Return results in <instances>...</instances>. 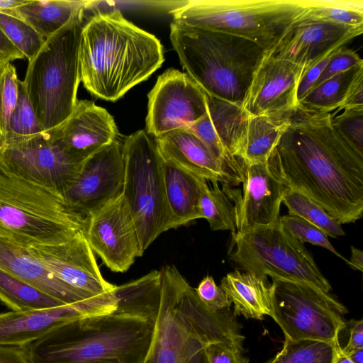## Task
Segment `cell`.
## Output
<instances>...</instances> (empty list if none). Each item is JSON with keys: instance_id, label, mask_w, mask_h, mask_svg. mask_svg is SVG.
Listing matches in <instances>:
<instances>
[{"instance_id": "cell-1", "label": "cell", "mask_w": 363, "mask_h": 363, "mask_svg": "<svg viewBox=\"0 0 363 363\" xmlns=\"http://www.w3.org/2000/svg\"><path fill=\"white\" fill-rule=\"evenodd\" d=\"M161 272L116 286L114 310L70 320L23 348L32 363H143L155 330Z\"/></svg>"}, {"instance_id": "cell-2", "label": "cell", "mask_w": 363, "mask_h": 363, "mask_svg": "<svg viewBox=\"0 0 363 363\" xmlns=\"http://www.w3.org/2000/svg\"><path fill=\"white\" fill-rule=\"evenodd\" d=\"M332 118L296 108L272 156L289 188L342 225L363 216V154L336 132Z\"/></svg>"}, {"instance_id": "cell-3", "label": "cell", "mask_w": 363, "mask_h": 363, "mask_svg": "<svg viewBox=\"0 0 363 363\" xmlns=\"http://www.w3.org/2000/svg\"><path fill=\"white\" fill-rule=\"evenodd\" d=\"M164 60L160 41L125 19L118 9L98 10L83 26L80 79L97 98L117 101L151 76Z\"/></svg>"}, {"instance_id": "cell-4", "label": "cell", "mask_w": 363, "mask_h": 363, "mask_svg": "<svg viewBox=\"0 0 363 363\" xmlns=\"http://www.w3.org/2000/svg\"><path fill=\"white\" fill-rule=\"evenodd\" d=\"M160 271L159 308L143 363H186L198 348L213 342L244 352L245 338L233 312L208 308L174 266Z\"/></svg>"}, {"instance_id": "cell-5", "label": "cell", "mask_w": 363, "mask_h": 363, "mask_svg": "<svg viewBox=\"0 0 363 363\" xmlns=\"http://www.w3.org/2000/svg\"><path fill=\"white\" fill-rule=\"evenodd\" d=\"M170 40L186 74L208 96L241 106L267 52L233 35L174 21Z\"/></svg>"}, {"instance_id": "cell-6", "label": "cell", "mask_w": 363, "mask_h": 363, "mask_svg": "<svg viewBox=\"0 0 363 363\" xmlns=\"http://www.w3.org/2000/svg\"><path fill=\"white\" fill-rule=\"evenodd\" d=\"M86 20V16L72 19L28 61L23 82L43 132L64 123L77 101L79 47Z\"/></svg>"}, {"instance_id": "cell-7", "label": "cell", "mask_w": 363, "mask_h": 363, "mask_svg": "<svg viewBox=\"0 0 363 363\" xmlns=\"http://www.w3.org/2000/svg\"><path fill=\"white\" fill-rule=\"evenodd\" d=\"M88 220L62 197L0 173V238L26 248L57 245L86 230Z\"/></svg>"}, {"instance_id": "cell-8", "label": "cell", "mask_w": 363, "mask_h": 363, "mask_svg": "<svg viewBox=\"0 0 363 363\" xmlns=\"http://www.w3.org/2000/svg\"><path fill=\"white\" fill-rule=\"evenodd\" d=\"M306 2L192 0L170 11L173 21L247 39L269 52L304 12Z\"/></svg>"}, {"instance_id": "cell-9", "label": "cell", "mask_w": 363, "mask_h": 363, "mask_svg": "<svg viewBox=\"0 0 363 363\" xmlns=\"http://www.w3.org/2000/svg\"><path fill=\"white\" fill-rule=\"evenodd\" d=\"M122 196L133 220L142 251L170 230L164 186L162 159L154 137L140 130L123 143Z\"/></svg>"}, {"instance_id": "cell-10", "label": "cell", "mask_w": 363, "mask_h": 363, "mask_svg": "<svg viewBox=\"0 0 363 363\" xmlns=\"http://www.w3.org/2000/svg\"><path fill=\"white\" fill-rule=\"evenodd\" d=\"M230 259L245 272L309 284L325 293L328 279L303 243L281 225L259 226L232 234Z\"/></svg>"}, {"instance_id": "cell-11", "label": "cell", "mask_w": 363, "mask_h": 363, "mask_svg": "<svg viewBox=\"0 0 363 363\" xmlns=\"http://www.w3.org/2000/svg\"><path fill=\"white\" fill-rule=\"evenodd\" d=\"M272 279L271 317L280 326L285 340L339 342L347 327V308L330 293L307 284Z\"/></svg>"}, {"instance_id": "cell-12", "label": "cell", "mask_w": 363, "mask_h": 363, "mask_svg": "<svg viewBox=\"0 0 363 363\" xmlns=\"http://www.w3.org/2000/svg\"><path fill=\"white\" fill-rule=\"evenodd\" d=\"M83 162L69 155L47 132L0 142V173L62 198Z\"/></svg>"}, {"instance_id": "cell-13", "label": "cell", "mask_w": 363, "mask_h": 363, "mask_svg": "<svg viewBox=\"0 0 363 363\" xmlns=\"http://www.w3.org/2000/svg\"><path fill=\"white\" fill-rule=\"evenodd\" d=\"M28 250L58 279L89 300L116 306V286L102 277L94 252L88 243L86 230H79L65 242L36 245Z\"/></svg>"}, {"instance_id": "cell-14", "label": "cell", "mask_w": 363, "mask_h": 363, "mask_svg": "<svg viewBox=\"0 0 363 363\" xmlns=\"http://www.w3.org/2000/svg\"><path fill=\"white\" fill-rule=\"evenodd\" d=\"M240 184L242 191L226 184L221 189L234 205L236 233L275 223L290 188L281 177L272 153L265 162H243Z\"/></svg>"}, {"instance_id": "cell-15", "label": "cell", "mask_w": 363, "mask_h": 363, "mask_svg": "<svg viewBox=\"0 0 363 363\" xmlns=\"http://www.w3.org/2000/svg\"><path fill=\"white\" fill-rule=\"evenodd\" d=\"M146 132L154 138L186 128L208 111L206 93L186 74L168 69L147 95Z\"/></svg>"}, {"instance_id": "cell-16", "label": "cell", "mask_w": 363, "mask_h": 363, "mask_svg": "<svg viewBox=\"0 0 363 363\" xmlns=\"http://www.w3.org/2000/svg\"><path fill=\"white\" fill-rule=\"evenodd\" d=\"M123 181V143L117 138L84 161L63 198L74 212L89 220L122 195Z\"/></svg>"}, {"instance_id": "cell-17", "label": "cell", "mask_w": 363, "mask_h": 363, "mask_svg": "<svg viewBox=\"0 0 363 363\" xmlns=\"http://www.w3.org/2000/svg\"><path fill=\"white\" fill-rule=\"evenodd\" d=\"M86 236L93 252L115 272H126L143 254L122 195L89 218Z\"/></svg>"}, {"instance_id": "cell-18", "label": "cell", "mask_w": 363, "mask_h": 363, "mask_svg": "<svg viewBox=\"0 0 363 363\" xmlns=\"http://www.w3.org/2000/svg\"><path fill=\"white\" fill-rule=\"evenodd\" d=\"M362 31L363 27L298 18L267 55L301 67L305 71Z\"/></svg>"}, {"instance_id": "cell-19", "label": "cell", "mask_w": 363, "mask_h": 363, "mask_svg": "<svg viewBox=\"0 0 363 363\" xmlns=\"http://www.w3.org/2000/svg\"><path fill=\"white\" fill-rule=\"evenodd\" d=\"M303 67L266 54L255 70L241 106L247 116L286 114L297 106Z\"/></svg>"}, {"instance_id": "cell-20", "label": "cell", "mask_w": 363, "mask_h": 363, "mask_svg": "<svg viewBox=\"0 0 363 363\" xmlns=\"http://www.w3.org/2000/svg\"><path fill=\"white\" fill-rule=\"evenodd\" d=\"M47 133L79 162L118 138L114 119L106 109L91 101L79 99L67 120Z\"/></svg>"}, {"instance_id": "cell-21", "label": "cell", "mask_w": 363, "mask_h": 363, "mask_svg": "<svg viewBox=\"0 0 363 363\" xmlns=\"http://www.w3.org/2000/svg\"><path fill=\"white\" fill-rule=\"evenodd\" d=\"M0 269L31 285L65 305L84 310L90 315L110 312L115 306L89 300L53 274L28 248L0 238Z\"/></svg>"}, {"instance_id": "cell-22", "label": "cell", "mask_w": 363, "mask_h": 363, "mask_svg": "<svg viewBox=\"0 0 363 363\" xmlns=\"http://www.w3.org/2000/svg\"><path fill=\"white\" fill-rule=\"evenodd\" d=\"M154 138L162 160L208 182L230 186L240 184V179L228 166L187 129L174 130Z\"/></svg>"}, {"instance_id": "cell-23", "label": "cell", "mask_w": 363, "mask_h": 363, "mask_svg": "<svg viewBox=\"0 0 363 363\" xmlns=\"http://www.w3.org/2000/svg\"><path fill=\"white\" fill-rule=\"evenodd\" d=\"M206 100L207 113L185 129L201 140L240 178L242 162L233 155V149L245 113L241 106L207 94Z\"/></svg>"}, {"instance_id": "cell-24", "label": "cell", "mask_w": 363, "mask_h": 363, "mask_svg": "<svg viewBox=\"0 0 363 363\" xmlns=\"http://www.w3.org/2000/svg\"><path fill=\"white\" fill-rule=\"evenodd\" d=\"M86 315H92L72 306L0 313V345L23 346L63 323Z\"/></svg>"}, {"instance_id": "cell-25", "label": "cell", "mask_w": 363, "mask_h": 363, "mask_svg": "<svg viewBox=\"0 0 363 363\" xmlns=\"http://www.w3.org/2000/svg\"><path fill=\"white\" fill-rule=\"evenodd\" d=\"M293 111L273 116L245 113L233 155L246 164L267 162L285 131Z\"/></svg>"}, {"instance_id": "cell-26", "label": "cell", "mask_w": 363, "mask_h": 363, "mask_svg": "<svg viewBox=\"0 0 363 363\" xmlns=\"http://www.w3.org/2000/svg\"><path fill=\"white\" fill-rule=\"evenodd\" d=\"M220 286L233 303L235 316L257 320L271 316L273 288L267 277L235 269L222 279Z\"/></svg>"}, {"instance_id": "cell-27", "label": "cell", "mask_w": 363, "mask_h": 363, "mask_svg": "<svg viewBox=\"0 0 363 363\" xmlns=\"http://www.w3.org/2000/svg\"><path fill=\"white\" fill-rule=\"evenodd\" d=\"M166 201L170 216V228L201 218L199 201L201 180L177 165L162 160Z\"/></svg>"}, {"instance_id": "cell-28", "label": "cell", "mask_w": 363, "mask_h": 363, "mask_svg": "<svg viewBox=\"0 0 363 363\" xmlns=\"http://www.w3.org/2000/svg\"><path fill=\"white\" fill-rule=\"evenodd\" d=\"M93 3L87 0H27L18 8L4 12L21 18L47 39L74 18L86 16Z\"/></svg>"}, {"instance_id": "cell-29", "label": "cell", "mask_w": 363, "mask_h": 363, "mask_svg": "<svg viewBox=\"0 0 363 363\" xmlns=\"http://www.w3.org/2000/svg\"><path fill=\"white\" fill-rule=\"evenodd\" d=\"M0 301L13 311H28L67 306L1 269Z\"/></svg>"}, {"instance_id": "cell-30", "label": "cell", "mask_w": 363, "mask_h": 363, "mask_svg": "<svg viewBox=\"0 0 363 363\" xmlns=\"http://www.w3.org/2000/svg\"><path fill=\"white\" fill-rule=\"evenodd\" d=\"M363 65L341 72L312 89L297 104L308 112L330 113L342 104L346 91L357 69Z\"/></svg>"}, {"instance_id": "cell-31", "label": "cell", "mask_w": 363, "mask_h": 363, "mask_svg": "<svg viewBox=\"0 0 363 363\" xmlns=\"http://www.w3.org/2000/svg\"><path fill=\"white\" fill-rule=\"evenodd\" d=\"M211 183L212 187L206 179L201 180V217L208 221L212 230H230L234 234L236 233L234 205L219 187V182Z\"/></svg>"}, {"instance_id": "cell-32", "label": "cell", "mask_w": 363, "mask_h": 363, "mask_svg": "<svg viewBox=\"0 0 363 363\" xmlns=\"http://www.w3.org/2000/svg\"><path fill=\"white\" fill-rule=\"evenodd\" d=\"M282 203L287 208L288 214L307 220L328 236L337 238L345 235L342 225L337 220L303 193L290 188Z\"/></svg>"}, {"instance_id": "cell-33", "label": "cell", "mask_w": 363, "mask_h": 363, "mask_svg": "<svg viewBox=\"0 0 363 363\" xmlns=\"http://www.w3.org/2000/svg\"><path fill=\"white\" fill-rule=\"evenodd\" d=\"M335 345L317 340H285L282 349L268 363H331Z\"/></svg>"}, {"instance_id": "cell-34", "label": "cell", "mask_w": 363, "mask_h": 363, "mask_svg": "<svg viewBox=\"0 0 363 363\" xmlns=\"http://www.w3.org/2000/svg\"><path fill=\"white\" fill-rule=\"evenodd\" d=\"M43 132L26 91L23 81H18V99L11 116L4 142L21 138Z\"/></svg>"}, {"instance_id": "cell-35", "label": "cell", "mask_w": 363, "mask_h": 363, "mask_svg": "<svg viewBox=\"0 0 363 363\" xmlns=\"http://www.w3.org/2000/svg\"><path fill=\"white\" fill-rule=\"evenodd\" d=\"M0 28L28 61L35 56L45 42V39L27 23L5 12H0Z\"/></svg>"}, {"instance_id": "cell-36", "label": "cell", "mask_w": 363, "mask_h": 363, "mask_svg": "<svg viewBox=\"0 0 363 363\" xmlns=\"http://www.w3.org/2000/svg\"><path fill=\"white\" fill-rule=\"evenodd\" d=\"M298 18L328 21L352 27H363L362 10L324 3H308L306 10Z\"/></svg>"}, {"instance_id": "cell-37", "label": "cell", "mask_w": 363, "mask_h": 363, "mask_svg": "<svg viewBox=\"0 0 363 363\" xmlns=\"http://www.w3.org/2000/svg\"><path fill=\"white\" fill-rule=\"evenodd\" d=\"M279 222L282 227L300 242H308L324 247L347 262L348 259L344 258L330 242L327 234L312 223L289 214L280 216Z\"/></svg>"}, {"instance_id": "cell-38", "label": "cell", "mask_w": 363, "mask_h": 363, "mask_svg": "<svg viewBox=\"0 0 363 363\" xmlns=\"http://www.w3.org/2000/svg\"><path fill=\"white\" fill-rule=\"evenodd\" d=\"M18 79L16 68L11 62L0 67V140L6 135L18 99Z\"/></svg>"}, {"instance_id": "cell-39", "label": "cell", "mask_w": 363, "mask_h": 363, "mask_svg": "<svg viewBox=\"0 0 363 363\" xmlns=\"http://www.w3.org/2000/svg\"><path fill=\"white\" fill-rule=\"evenodd\" d=\"M332 125L350 145L363 154V108L343 110L333 116Z\"/></svg>"}, {"instance_id": "cell-40", "label": "cell", "mask_w": 363, "mask_h": 363, "mask_svg": "<svg viewBox=\"0 0 363 363\" xmlns=\"http://www.w3.org/2000/svg\"><path fill=\"white\" fill-rule=\"evenodd\" d=\"M361 65H363V61L358 54L352 49L342 46L333 52L312 89L341 72Z\"/></svg>"}, {"instance_id": "cell-41", "label": "cell", "mask_w": 363, "mask_h": 363, "mask_svg": "<svg viewBox=\"0 0 363 363\" xmlns=\"http://www.w3.org/2000/svg\"><path fill=\"white\" fill-rule=\"evenodd\" d=\"M194 289L200 301L210 310L220 311L230 309L231 301L211 276L205 277Z\"/></svg>"}, {"instance_id": "cell-42", "label": "cell", "mask_w": 363, "mask_h": 363, "mask_svg": "<svg viewBox=\"0 0 363 363\" xmlns=\"http://www.w3.org/2000/svg\"><path fill=\"white\" fill-rule=\"evenodd\" d=\"M208 363H249L242 352L222 342H213L205 346Z\"/></svg>"}, {"instance_id": "cell-43", "label": "cell", "mask_w": 363, "mask_h": 363, "mask_svg": "<svg viewBox=\"0 0 363 363\" xmlns=\"http://www.w3.org/2000/svg\"><path fill=\"white\" fill-rule=\"evenodd\" d=\"M335 50L323 57L303 72L297 86V104L312 89Z\"/></svg>"}, {"instance_id": "cell-44", "label": "cell", "mask_w": 363, "mask_h": 363, "mask_svg": "<svg viewBox=\"0 0 363 363\" xmlns=\"http://www.w3.org/2000/svg\"><path fill=\"white\" fill-rule=\"evenodd\" d=\"M363 108V66L354 74L346 91L342 105L336 113L352 108Z\"/></svg>"}, {"instance_id": "cell-45", "label": "cell", "mask_w": 363, "mask_h": 363, "mask_svg": "<svg viewBox=\"0 0 363 363\" xmlns=\"http://www.w3.org/2000/svg\"><path fill=\"white\" fill-rule=\"evenodd\" d=\"M0 363H32L21 346L0 345Z\"/></svg>"}, {"instance_id": "cell-46", "label": "cell", "mask_w": 363, "mask_h": 363, "mask_svg": "<svg viewBox=\"0 0 363 363\" xmlns=\"http://www.w3.org/2000/svg\"><path fill=\"white\" fill-rule=\"evenodd\" d=\"M349 327L350 336L347 345L342 347L343 351L363 348V320H350L346 323Z\"/></svg>"}, {"instance_id": "cell-47", "label": "cell", "mask_w": 363, "mask_h": 363, "mask_svg": "<svg viewBox=\"0 0 363 363\" xmlns=\"http://www.w3.org/2000/svg\"><path fill=\"white\" fill-rule=\"evenodd\" d=\"M0 55L9 62L24 59L23 55L10 42L0 28Z\"/></svg>"}, {"instance_id": "cell-48", "label": "cell", "mask_w": 363, "mask_h": 363, "mask_svg": "<svg viewBox=\"0 0 363 363\" xmlns=\"http://www.w3.org/2000/svg\"><path fill=\"white\" fill-rule=\"evenodd\" d=\"M351 257L347 260V264L354 270L362 272L363 270V252L354 247H351Z\"/></svg>"}, {"instance_id": "cell-49", "label": "cell", "mask_w": 363, "mask_h": 363, "mask_svg": "<svg viewBox=\"0 0 363 363\" xmlns=\"http://www.w3.org/2000/svg\"><path fill=\"white\" fill-rule=\"evenodd\" d=\"M331 363H352L343 352L340 342L334 345V353Z\"/></svg>"}, {"instance_id": "cell-50", "label": "cell", "mask_w": 363, "mask_h": 363, "mask_svg": "<svg viewBox=\"0 0 363 363\" xmlns=\"http://www.w3.org/2000/svg\"><path fill=\"white\" fill-rule=\"evenodd\" d=\"M205 346L198 348L190 357L186 363H208L205 352Z\"/></svg>"}, {"instance_id": "cell-51", "label": "cell", "mask_w": 363, "mask_h": 363, "mask_svg": "<svg viewBox=\"0 0 363 363\" xmlns=\"http://www.w3.org/2000/svg\"><path fill=\"white\" fill-rule=\"evenodd\" d=\"M343 352L352 363H363V348L351 349Z\"/></svg>"}, {"instance_id": "cell-52", "label": "cell", "mask_w": 363, "mask_h": 363, "mask_svg": "<svg viewBox=\"0 0 363 363\" xmlns=\"http://www.w3.org/2000/svg\"><path fill=\"white\" fill-rule=\"evenodd\" d=\"M27 0H0V12L10 11L24 4Z\"/></svg>"}, {"instance_id": "cell-53", "label": "cell", "mask_w": 363, "mask_h": 363, "mask_svg": "<svg viewBox=\"0 0 363 363\" xmlns=\"http://www.w3.org/2000/svg\"><path fill=\"white\" fill-rule=\"evenodd\" d=\"M7 62L9 61L7 59H6L4 56L0 55V67H1Z\"/></svg>"}]
</instances>
